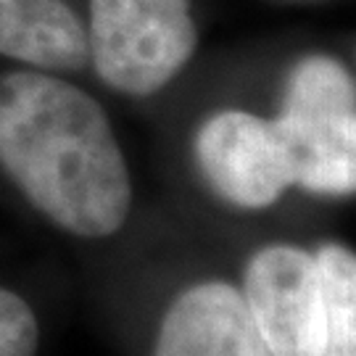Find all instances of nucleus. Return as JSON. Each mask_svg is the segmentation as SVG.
Returning a JSON list of instances; mask_svg holds the SVG:
<instances>
[{
    "instance_id": "obj_1",
    "label": "nucleus",
    "mask_w": 356,
    "mask_h": 356,
    "mask_svg": "<svg viewBox=\"0 0 356 356\" xmlns=\"http://www.w3.org/2000/svg\"><path fill=\"white\" fill-rule=\"evenodd\" d=\"M0 166L58 227L106 238L127 222V161L98 101L45 72L0 76Z\"/></svg>"
},
{
    "instance_id": "obj_2",
    "label": "nucleus",
    "mask_w": 356,
    "mask_h": 356,
    "mask_svg": "<svg viewBox=\"0 0 356 356\" xmlns=\"http://www.w3.org/2000/svg\"><path fill=\"white\" fill-rule=\"evenodd\" d=\"M291 159L293 185L317 195H351L356 188L354 76L330 56L293 66L280 116L272 119Z\"/></svg>"
},
{
    "instance_id": "obj_3",
    "label": "nucleus",
    "mask_w": 356,
    "mask_h": 356,
    "mask_svg": "<svg viewBox=\"0 0 356 356\" xmlns=\"http://www.w3.org/2000/svg\"><path fill=\"white\" fill-rule=\"evenodd\" d=\"M88 58L108 88L153 95L198 45L193 0H90Z\"/></svg>"
},
{
    "instance_id": "obj_4",
    "label": "nucleus",
    "mask_w": 356,
    "mask_h": 356,
    "mask_svg": "<svg viewBox=\"0 0 356 356\" xmlns=\"http://www.w3.org/2000/svg\"><path fill=\"white\" fill-rule=\"evenodd\" d=\"M243 301L272 356H322L325 317L314 254L269 245L248 261Z\"/></svg>"
},
{
    "instance_id": "obj_5",
    "label": "nucleus",
    "mask_w": 356,
    "mask_h": 356,
    "mask_svg": "<svg viewBox=\"0 0 356 356\" xmlns=\"http://www.w3.org/2000/svg\"><path fill=\"white\" fill-rule=\"evenodd\" d=\"M195 161L211 191L241 209H267L293 185L275 122L248 111L209 116L195 135Z\"/></svg>"
},
{
    "instance_id": "obj_6",
    "label": "nucleus",
    "mask_w": 356,
    "mask_h": 356,
    "mask_svg": "<svg viewBox=\"0 0 356 356\" xmlns=\"http://www.w3.org/2000/svg\"><path fill=\"white\" fill-rule=\"evenodd\" d=\"M153 356H272L238 288L201 282L164 314Z\"/></svg>"
},
{
    "instance_id": "obj_7",
    "label": "nucleus",
    "mask_w": 356,
    "mask_h": 356,
    "mask_svg": "<svg viewBox=\"0 0 356 356\" xmlns=\"http://www.w3.org/2000/svg\"><path fill=\"white\" fill-rule=\"evenodd\" d=\"M0 56L35 69H82L88 32L64 0H0Z\"/></svg>"
},
{
    "instance_id": "obj_8",
    "label": "nucleus",
    "mask_w": 356,
    "mask_h": 356,
    "mask_svg": "<svg viewBox=\"0 0 356 356\" xmlns=\"http://www.w3.org/2000/svg\"><path fill=\"white\" fill-rule=\"evenodd\" d=\"M322 280L325 354L356 356V261L343 245H322L317 254Z\"/></svg>"
},
{
    "instance_id": "obj_9",
    "label": "nucleus",
    "mask_w": 356,
    "mask_h": 356,
    "mask_svg": "<svg viewBox=\"0 0 356 356\" xmlns=\"http://www.w3.org/2000/svg\"><path fill=\"white\" fill-rule=\"evenodd\" d=\"M38 319L22 296L0 288V356H35Z\"/></svg>"
}]
</instances>
